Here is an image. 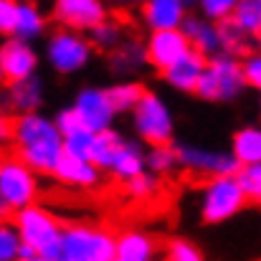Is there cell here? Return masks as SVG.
I'll return each mask as SVG.
<instances>
[{"instance_id": "6da1fadb", "label": "cell", "mask_w": 261, "mask_h": 261, "mask_svg": "<svg viewBox=\"0 0 261 261\" xmlns=\"http://www.w3.org/2000/svg\"><path fill=\"white\" fill-rule=\"evenodd\" d=\"M15 155L25 160L33 170L51 175L56 170L59 160L64 158V132L59 129L56 119L36 112H23L13 117V140Z\"/></svg>"}, {"instance_id": "7a4b0ae2", "label": "cell", "mask_w": 261, "mask_h": 261, "mask_svg": "<svg viewBox=\"0 0 261 261\" xmlns=\"http://www.w3.org/2000/svg\"><path fill=\"white\" fill-rule=\"evenodd\" d=\"M246 89L249 84L244 76V59H239L236 54L221 51L216 56H208L195 96L208 104H231L241 99Z\"/></svg>"}, {"instance_id": "3957f363", "label": "cell", "mask_w": 261, "mask_h": 261, "mask_svg": "<svg viewBox=\"0 0 261 261\" xmlns=\"http://www.w3.org/2000/svg\"><path fill=\"white\" fill-rule=\"evenodd\" d=\"M249 205V195L236 175H213L200 190L198 216L205 226H221Z\"/></svg>"}, {"instance_id": "277c9868", "label": "cell", "mask_w": 261, "mask_h": 261, "mask_svg": "<svg viewBox=\"0 0 261 261\" xmlns=\"http://www.w3.org/2000/svg\"><path fill=\"white\" fill-rule=\"evenodd\" d=\"M94 43L89 33L74 31V28H56L43 46V59L48 69L59 76H76L87 69L94 59Z\"/></svg>"}, {"instance_id": "5b68a950", "label": "cell", "mask_w": 261, "mask_h": 261, "mask_svg": "<svg viewBox=\"0 0 261 261\" xmlns=\"http://www.w3.org/2000/svg\"><path fill=\"white\" fill-rule=\"evenodd\" d=\"M13 223H15L23 244L33 246L38 254H43L48 259H59L61 256L64 226L48 208H43L38 203H31V205H25V208L13 213Z\"/></svg>"}, {"instance_id": "8992f818", "label": "cell", "mask_w": 261, "mask_h": 261, "mask_svg": "<svg viewBox=\"0 0 261 261\" xmlns=\"http://www.w3.org/2000/svg\"><path fill=\"white\" fill-rule=\"evenodd\" d=\"M129 119H132V129L137 140H142L147 147L175 142V132H177L175 114L163 94L147 89L140 104L129 112Z\"/></svg>"}, {"instance_id": "52a82bcc", "label": "cell", "mask_w": 261, "mask_h": 261, "mask_svg": "<svg viewBox=\"0 0 261 261\" xmlns=\"http://www.w3.org/2000/svg\"><path fill=\"white\" fill-rule=\"evenodd\" d=\"M61 259L66 261H114L117 236L94 223H69L61 236Z\"/></svg>"}, {"instance_id": "ba28073f", "label": "cell", "mask_w": 261, "mask_h": 261, "mask_svg": "<svg viewBox=\"0 0 261 261\" xmlns=\"http://www.w3.org/2000/svg\"><path fill=\"white\" fill-rule=\"evenodd\" d=\"M38 175H41L38 170H33L18 155H10V158L0 160V193L8 198V203L15 211H20V208L38 200V193H41Z\"/></svg>"}, {"instance_id": "9c48e42d", "label": "cell", "mask_w": 261, "mask_h": 261, "mask_svg": "<svg viewBox=\"0 0 261 261\" xmlns=\"http://www.w3.org/2000/svg\"><path fill=\"white\" fill-rule=\"evenodd\" d=\"M177 158H180V168H185L193 175L213 177V175H236L241 170V163L231 150H213V147L182 142L177 145Z\"/></svg>"}, {"instance_id": "30bf717a", "label": "cell", "mask_w": 261, "mask_h": 261, "mask_svg": "<svg viewBox=\"0 0 261 261\" xmlns=\"http://www.w3.org/2000/svg\"><path fill=\"white\" fill-rule=\"evenodd\" d=\"M145 48H147L150 66H152V69H158L160 74H163L165 69H170L173 64H177L180 59H185V56L193 51L190 38L185 36V31H182V28L147 31Z\"/></svg>"}, {"instance_id": "8fae6325", "label": "cell", "mask_w": 261, "mask_h": 261, "mask_svg": "<svg viewBox=\"0 0 261 261\" xmlns=\"http://www.w3.org/2000/svg\"><path fill=\"white\" fill-rule=\"evenodd\" d=\"M51 18L64 28L89 33L91 28H96L109 15H107V3L104 0H54Z\"/></svg>"}, {"instance_id": "7c38bea8", "label": "cell", "mask_w": 261, "mask_h": 261, "mask_svg": "<svg viewBox=\"0 0 261 261\" xmlns=\"http://www.w3.org/2000/svg\"><path fill=\"white\" fill-rule=\"evenodd\" d=\"M74 109L76 114L82 117V122L87 124L89 129L94 132H101V129H109L114 127V119H117V109L109 99V91L101 87H82L74 94Z\"/></svg>"}, {"instance_id": "4fadbf2b", "label": "cell", "mask_w": 261, "mask_h": 261, "mask_svg": "<svg viewBox=\"0 0 261 261\" xmlns=\"http://www.w3.org/2000/svg\"><path fill=\"white\" fill-rule=\"evenodd\" d=\"M0 64H3V82H18V79L38 74L41 56L33 41L5 36V41L0 43Z\"/></svg>"}, {"instance_id": "5bb4252c", "label": "cell", "mask_w": 261, "mask_h": 261, "mask_svg": "<svg viewBox=\"0 0 261 261\" xmlns=\"http://www.w3.org/2000/svg\"><path fill=\"white\" fill-rule=\"evenodd\" d=\"M43 101H46V82L38 74L18 82H5V89L0 91V107L13 114L36 112L43 107Z\"/></svg>"}, {"instance_id": "9a60e30c", "label": "cell", "mask_w": 261, "mask_h": 261, "mask_svg": "<svg viewBox=\"0 0 261 261\" xmlns=\"http://www.w3.org/2000/svg\"><path fill=\"white\" fill-rule=\"evenodd\" d=\"M101 173L89 158H76V155H66L59 160L56 170H54V177L66 185V188H74V190H99L101 185Z\"/></svg>"}, {"instance_id": "2e32d148", "label": "cell", "mask_w": 261, "mask_h": 261, "mask_svg": "<svg viewBox=\"0 0 261 261\" xmlns=\"http://www.w3.org/2000/svg\"><path fill=\"white\" fill-rule=\"evenodd\" d=\"M188 15H190L188 0H142L140 3V20L147 31L182 28Z\"/></svg>"}, {"instance_id": "e0dca14e", "label": "cell", "mask_w": 261, "mask_h": 261, "mask_svg": "<svg viewBox=\"0 0 261 261\" xmlns=\"http://www.w3.org/2000/svg\"><path fill=\"white\" fill-rule=\"evenodd\" d=\"M205 64H208V56H203L200 51L193 48L185 59H180L177 64L163 71V82L177 94H195L200 79H203Z\"/></svg>"}, {"instance_id": "ac0fdd59", "label": "cell", "mask_w": 261, "mask_h": 261, "mask_svg": "<svg viewBox=\"0 0 261 261\" xmlns=\"http://www.w3.org/2000/svg\"><path fill=\"white\" fill-rule=\"evenodd\" d=\"M109 71L119 79H132L135 74H142L150 66L147 48L140 41H122L114 51H109Z\"/></svg>"}, {"instance_id": "d6986e66", "label": "cell", "mask_w": 261, "mask_h": 261, "mask_svg": "<svg viewBox=\"0 0 261 261\" xmlns=\"http://www.w3.org/2000/svg\"><path fill=\"white\" fill-rule=\"evenodd\" d=\"M182 31L185 36L190 38V46L195 51H200L203 56H216L223 51V43H221V33H218V23L205 18V15H188L185 23H182Z\"/></svg>"}, {"instance_id": "ffe728a7", "label": "cell", "mask_w": 261, "mask_h": 261, "mask_svg": "<svg viewBox=\"0 0 261 261\" xmlns=\"http://www.w3.org/2000/svg\"><path fill=\"white\" fill-rule=\"evenodd\" d=\"M142 170H147V147L142 140H124V145L119 147L109 173L117 180L127 182L129 177L140 175Z\"/></svg>"}, {"instance_id": "44dd1931", "label": "cell", "mask_w": 261, "mask_h": 261, "mask_svg": "<svg viewBox=\"0 0 261 261\" xmlns=\"http://www.w3.org/2000/svg\"><path fill=\"white\" fill-rule=\"evenodd\" d=\"M158 254L155 239L142 228H124L117 233V256L129 261H152Z\"/></svg>"}, {"instance_id": "7402d4cb", "label": "cell", "mask_w": 261, "mask_h": 261, "mask_svg": "<svg viewBox=\"0 0 261 261\" xmlns=\"http://www.w3.org/2000/svg\"><path fill=\"white\" fill-rule=\"evenodd\" d=\"M48 18L41 10L38 3L31 0H18V13H15V31L13 36L23 38V41H38L46 33Z\"/></svg>"}, {"instance_id": "603a6c76", "label": "cell", "mask_w": 261, "mask_h": 261, "mask_svg": "<svg viewBox=\"0 0 261 261\" xmlns=\"http://www.w3.org/2000/svg\"><path fill=\"white\" fill-rule=\"evenodd\" d=\"M124 140H127V137H124L119 129H114V127L96 132L94 145H91V155H89V160H91V163H94L99 170L109 173V168H112V163H114V158H117L119 147L124 145Z\"/></svg>"}, {"instance_id": "cb8c5ba5", "label": "cell", "mask_w": 261, "mask_h": 261, "mask_svg": "<svg viewBox=\"0 0 261 261\" xmlns=\"http://www.w3.org/2000/svg\"><path fill=\"white\" fill-rule=\"evenodd\" d=\"M231 152L239 158L241 165L261 163V127L259 124H246L233 132L231 137Z\"/></svg>"}, {"instance_id": "d4e9b609", "label": "cell", "mask_w": 261, "mask_h": 261, "mask_svg": "<svg viewBox=\"0 0 261 261\" xmlns=\"http://www.w3.org/2000/svg\"><path fill=\"white\" fill-rule=\"evenodd\" d=\"M107 91H109V99H112L117 114H129L140 104V99L145 96L147 89H145V84H140L137 79H119V82L109 84Z\"/></svg>"}, {"instance_id": "484cf974", "label": "cell", "mask_w": 261, "mask_h": 261, "mask_svg": "<svg viewBox=\"0 0 261 261\" xmlns=\"http://www.w3.org/2000/svg\"><path fill=\"white\" fill-rule=\"evenodd\" d=\"M124 193L137 203H147L160 193V175L152 170H142L140 175H135L124 182Z\"/></svg>"}, {"instance_id": "4316f807", "label": "cell", "mask_w": 261, "mask_h": 261, "mask_svg": "<svg viewBox=\"0 0 261 261\" xmlns=\"http://www.w3.org/2000/svg\"><path fill=\"white\" fill-rule=\"evenodd\" d=\"M89 38H91V43H94V48H96V51L109 54V51H114V48L124 41V31H122V25H119L117 20L104 18L96 28H91V31H89Z\"/></svg>"}, {"instance_id": "83f0119b", "label": "cell", "mask_w": 261, "mask_h": 261, "mask_svg": "<svg viewBox=\"0 0 261 261\" xmlns=\"http://www.w3.org/2000/svg\"><path fill=\"white\" fill-rule=\"evenodd\" d=\"M175 168H180V158H177V145H150L147 147V170L163 175H170Z\"/></svg>"}, {"instance_id": "f1b7e54d", "label": "cell", "mask_w": 261, "mask_h": 261, "mask_svg": "<svg viewBox=\"0 0 261 261\" xmlns=\"http://www.w3.org/2000/svg\"><path fill=\"white\" fill-rule=\"evenodd\" d=\"M218 33H221V43H223V51H228V54H236V56H241V54H246V48H249V41H251V36L233 20V18H226V20H221L218 23Z\"/></svg>"}, {"instance_id": "f546056e", "label": "cell", "mask_w": 261, "mask_h": 261, "mask_svg": "<svg viewBox=\"0 0 261 261\" xmlns=\"http://www.w3.org/2000/svg\"><path fill=\"white\" fill-rule=\"evenodd\" d=\"M251 38H261V3L259 0H239L231 15Z\"/></svg>"}, {"instance_id": "4dcf8cb0", "label": "cell", "mask_w": 261, "mask_h": 261, "mask_svg": "<svg viewBox=\"0 0 261 261\" xmlns=\"http://www.w3.org/2000/svg\"><path fill=\"white\" fill-rule=\"evenodd\" d=\"M96 132L89 129L87 124H79L76 129L64 135V150L66 155H76V158H89L91 155V145H94Z\"/></svg>"}, {"instance_id": "1f68e13d", "label": "cell", "mask_w": 261, "mask_h": 261, "mask_svg": "<svg viewBox=\"0 0 261 261\" xmlns=\"http://www.w3.org/2000/svg\"><path fill=\"white\" fill-rule=\"evenodd\" d=\"M20 233L10 221H0V261H15L20 259Z\"/></svg>"}, {"instance_id": "d6a6232c", "label": "cell", "mask_w": 261, "mask_h": 261, "mask_svg": "<svg viewBox=\"0 0 261 261\" xmlns=\"http://www.w3.org/2000/svg\"><path fill=\"white\" fill-rule=\"evenodd\" d=\"M165 261H205L203 251L188 241V239H173L165 249Z\"/></svg>"}, {"instance_id": "836d02e7", "label": "cell", "mask_w": 261, "mask_h": 261, "mask_svg": "<svg viewBox=\"0 0 261 261\" xmlns=\"http://www.w3.org/2000/svg\"><path fill=\"white\" fill-rule=\"evenodd\" d=\"M195 5H198V13L200 15L221 23V20H226V18L233 15L239 0H195Z\"/></svg>"}, {"instance_id": "e575fe53", "label": "cell", "mask_w": 261, "mask_h": 261, "mask_svg": "<svg viewBox=\"0 0 261 261\" xmlns=\"http://www.w3.org/2000/svg\"><path fill=\"white\" fill-rule=\"evenodd\" d=\"M241 188L246 190L249 200L261 203V163H251V165H241V170L236 173Z\"/></svg>"}, {"instance_id": "d590c367", "label": "cell", "mask_w": 261, "mask_h": 261, "mask_svg": "<svg viewBox=\"0 0 261 261\" xmlns=\"http://www.w3.org/2000/svg\"><path fill=\"white\" fill-rule=\"evenodd\" d=\"M244 76L249 89H256L261 94V51H251L244 56Z\"/></svg>"}, {"instance_id": "8d00e7d4", "label": "cell", "mask_w": 261, "mask_h": 261, "mask_svg": "<svg viewBox=\"0 0 261 261\" xmlns=\"http://www.w3.org/2000/svg\"><path fill=\"white\" fill-rule=\"evenodd\" d=\"M15 13H18V0H0V36H13Z\"/></svg>"}, {"instance_id": "74e56055", "label": "cell", "mask_w": 261, "mask_h": 261, "mask_svg": "<svg viewBox=\"0 0 261 261\" xmlns=\"http://www.w3.org/2000/svg\"><path fill=\"white\" fill-rule=\"evenodd\" d=\"M54 119H56V124H59V129H61L64 135H66V132H71V129H76L79 124H84V122H82V117L76 114L74 104H66V107L56 109Z\"/></svg>"}, {"instance_id": "f35d334b", "label": "cell", "mask_w": 261, "mask_h": 261, "mask_svg": "<svg viewBox=\"0 0 261 261\" xmlns=\"http://www.w3.org/2000/svg\"><path fill=\"white\" fill-rule=\"evenodd\" d=\"M10 140H13V117L8 109L0 107V147L8 145Z\"/></svg>"}, {"instance_id": "ab89813d", "label": "cell", "mask_w": 261, "mask_h": 261, "mask_svg": "<svg viewBox=\"0 0 261 261\" xmlns=\"http://www.w3.org/2000/svg\"><path fill=\"white\" fill-rule=\"evenodd\" d=\"M13 213H15V208H13V205L8 203V198L0 193V221H10Z\"/></svg>"}, {"instance_id": "60d3db41", "label": "cell", "mask_w": 261, "mask_h": 261, "mask_svg": "<svg viewBox=\"0 0 261 261\" xmlns=\"http://www.w3.org/2000/svg\"><path fill=\"white\" fill-rule=\"evenodd\" d=\"M107 3H112L114 8H140L142 0H107Z\"/></svg>"}, {"instance_id": "b9f144b4", "label": "cell", "mask_w": 261, "mask_h": 261, "mask_svg": "<svg viewBox=\"0 0 261 261\" xmlns=\"http://www.w3.org/2000/svg\"><path fill=\"white\" fill-rule=\"evenodd\" d=\"M23 261H56V259H48V256H43V254H36V256H31V259H23Z\"/></svg>"}, {"instance_id": "7bdbcfd3", "label": "cell", "mask_w": 261, "mask_h": 261, "mask_svg": "<svg viewBox=\"0 0 261 261\" xmlns=\"http://www.w3.org/2000/svg\"><path fill=\"white\" fill-rule=\"evenodd\" d=\"M0 82H3V64H0Z\"/></svg>"}, {"instance_id": "ee69618b", "label": "cell", "mask_w": 261, "mask_h": 261, "mask_svg": "<svg viewBox=\"0 0 261 261\" xmlns=\"http://www.w3.org/2000/svg\"><path fill=\"white\" fill-rule=\"evenodd\" d=\"M114 261H129V259H119V256H117V259H114Z\"/></svg>"}, {"instance_id": "f6af8a7d", "label": "cell", "mask_w": 261, "mask_h": 261, "mask_svg": "<svg viewBox=\"0 0 261 261\" xmlns=\"http://www.w3.org/2000/svg\"><path fill=\"white\" fill-rule=\"evenodd\" d=\"M259 112H261V99H259Z\"/></svg>"}, {"instance_id": "bcb514c9", "label": "cell", "mask_w": 261, "mask_h": 261, "mask_svg": "<svg viewBox=\"0 0 261 261\" xmlns=\"http://www.w3.org/2000/svg\"><path fill=\"white\" fill-rule=\"evenodd\" d=\"M15 261H23V259H15Z\"/></svg>"}, {"instance_id": "7dc6e473", "label": "cell", "mask_w": 261, "mask_h": 261, "mask_svg": "<svg viewBox=\"0 0 261 261\" xmlns=\"http://www.w3.org/2000/svg\"><path fill=\"white\" fill-rule=\"evenodd\" d=\"M259 3H261V0H259Z\"/></svg>"}]
</instances>
